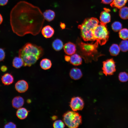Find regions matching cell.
Listing matches in <instances>:
<instances>
[{
    "label": "cell",
    "mask_w": 128,
    "mask_h": 128,
    "mask_svg": "<svg viewBox=\"0 0 128 128\" xmlns=\"http://www.w3.org/2000/svg\"><path fill=\"white\" fill-rule=\"evenodd\" d=\"M43 13L38 7L24 1L18 2L10 14L13 32L22 37L28 34L35 36L40 32L44 21Z\"/></svg>",
    "instance_id": "obj_1"
},
{
    "label": "cell",
    "mask_w": 128,
    "mask_h": 128,
    "mask_svg": "<svg viewBox=\"0 0 128 128\" xmlns=\"http://www.w3.org/2000/svg\"><path fill=\"white\" fill-rule=\"evenodd\" d=\"M44 54V50L41 46L30 43L25 44L18 53L19 57L23 61V65L29 67L36 63Z\"/></svg>",
    "instance_id": "obj_2"
},
{
    "label": "cell",
    "mask_w": 128,
    "mask_h": 128,
    "mask_svg": "<svg viewBox=\"0 0 128 128\" xmlns=\"http://www.w3.org/2000/svg\"><path fill=\"white\" fill-rule=\"evenodd\" d=\"M99 22L96 18H91L85 19L81 25L78 26L81 31V35L85 41H95L93 31Z\"/></svg>",
    "instance_id": "obj_3"
},
{
    "label": "cell",
    "mask_w": 128,
    "mask_h": 128,
    "mask_svg": "<svg viewBox=\"0 0 128 128\" xmlns=\"http://www.w3.org/2000/svg\"><path fill=\"white\" fill-rule=\"evenodd\" d=\"M99 44L96 41L94 43H86L79 41L78 42L81 53L84 58H91L94 60H96L98 58L97 49Z\"/></svg>",
    "instance_id": "obj_4"
},
{
    "label": "cell",
    "mask_w": 128,
    "mask_h": 128,
    "mask_svg": "<svg viewBox=\"0 0 128 128\" xmlns=\"http://www.w3.org/2000/svg\"><path fill=\"white\" fill-rule=\"evenodd\" d=\"M94 38L101 45H105L108 41L109 32L106 24L100 22L93 31Z\"/></svg>",
    "instance_id": "obj_5"
},
{
    "label": "cell",
    "mask_w": 128,
    "mask_h": 128,
    "mask_svg": "<svg viewBox=\"0 0 128 128\" xmlns=\"http://www.w3.org/2000/svg\"><path fill=\"white\" fill-rule=\"evenodd\" d=\"M64 123L69 128H77L81 124L82 118L78 113L74 111H69L63 115Z\"/></svg>",
    "instance_id": "obj_6"
},
{
    "label": "cell",
    "mask_w": 128,
    "mask_h": 128,
    "mask_svg": "<svg viewBox=\"0 0 128 128\" xmlns=\"http://www.w3.org/2000/svg\"><path fill=\"white\" fill-rule=\"evenodd\" d=\"M103 73L106 76L113 75L116 71V65L112 59H107L103 62Z\"/></svg>",
    "instance_id": "obj_7"
},
{
    "label": "cell",
    "mask_w": 128,
    "mask_h": 128,
    "mask_svg": "<svg viewBox=\"0 0 128 128\" xmlns=\"http://www.w3.org/2000/svg\"><path fill=\"white\" fill-rule=\"evenodd\" d=\"M70 106L73 111H77L81 110L83 108L84 103L82 99L79 96L72 98Z\"/></svg>",
    "instance_id": "obj_8"
},
{
    "label": "cell",
    "mask_w": 128,
    "mask_h": 128,
    "mask_svg": "<svg viewBox=\"0 0 128 128\" xmlns=\"http://www.w3.org/2000/svg\"><path fill=\"white\" fill-rule=\"evenodd\" d=\"M15 87L18 92L20 93H23L27 90L28 88V85L26 81L22 80L18 81L16 83Z\"/></svg>",
    "instance_id": "obj_9"
},
{
    "label": "cell",
    "mask_w": 128,
    "mask_h": 128,
    "mask_svg": "<svg viewBox=\"0 0 128 128\" xmlns=\"http://www.w3.org/2000/svg\"><path fill=\"white\" fill-rule=\"evenodd\" d=\"M63 48L65 53L68 55H71L75 53L76 51V47L73 43L69 42L65 43Z\"/></svg>",
    "instance_id": "obj_10"
},
{
    "label": "cell",
    "mask_w": 128,
    "mask_h": 128,
    "mask_svg": "<svg viewBox=\"0 0 128 128\" xmlns=\"http://www.w3.org/2000/svg\"><path fill=\"white\" fill-rule=\"evenodd\" d=\"M104 11L101 13L100 16V20L101 22L106 24L110 22L111 16L109 12L110 10L109 9L105 8Z\"/></svg>",
    "instance_id": "obj_11"
},
{
    "label": "cell",
    "mask_w": 128,
    "mask_h": 128,
    "mask_svg": "<svg viewBox=\"0 0 128 128\" xmlns=\"http://www.w3.org/2000/svg\"><path fill=\"white\" fill-rule=\"evenodd\" d=\"M55 32L54 29L49 25L44 27L42 29L41 33L45 38H47L51 37Z\"/></svg>",
    "instance_id": "obj_12"
},
{
    "label": "cell",
    "mask_w": 128,
    "mask_h": 128,
    "mask_svg": "<svg viewBox=\"0 0 128 128\" xmlns=\"http://www.w3.org/2000/svg\"><path fill=\"white\" fill-rule=\"evenodd\" d=\"M69 74L71 78L74 80L79 79L82 76L81 70L77 68H73L71 69L70 71Z\"/></svg>",
    "instance_id": "obj_13"
},
{
    "label": "cell",
    "mask_w": 128,
    "mask_h": 128,
    "mask_svg": "<svg viewBox=\"0 0 128 128\" xmlns=\"http://www.w3.org/2000/svg\"><path fill=\"white\" fill-rule=\"evenodd\" d=\"M24 103L23 98L20 96H17L14 97L12 101V105L13 107L18 109L21 107Z\"/></svg>",
    "instance_id": "obj_14"
},
{
    "label": "cell",
    "mask_w": 128,
    "mask_h": 128,
    "mask_svg": "<svg viewBox=\"0 0 128 128\" xmlns=\"http://www.w3.org/2000/svg\"><path fill=\"white\" fill-rule=\"evenodd\" d=\"M1 80L4 85H9L13 82L14 78L11 73H7L5 74L2 76Z\"/></svg>",
    "instance_id": "obj_15"
},
{
    "label": "cell",
    "mask_w": 128,
    "mask_h": 128,
    "mask_svg": "<svg viewBox=\"0 0 128 128\" xmlns=\"http://www.w3.org/2000/svg\"><path fill=\"white\" fill-rule=\"evenodd\" d=\"M82 59L79 55L74 53L70 56V62L71 64L74 66H78L81 64Z\"/></svg>",
    "instance_id": "obj_16"
},
{
    "label": "cell",
    "mask_w": 128,
    "mask_h": 128,
    "mask_svg": "<svg viewBox=\"0 0 128 128\" xmlns=\"http://www.w3.org/2000/svg\"><path fill=\"white\" fill-rule=\"evenodd\" d=\"M43 15L45 19L49 22L53 20L55 17V12L51 9L46 10L43 13Z\"/></svg>",
    "instance_id": "obj_17"
},
{
    "label": "cell",
    "mask_w": 128,
    "mask_h": 128,
    "mask_svg": "<svg viewBox=\"0 0 128 128\" xmlns=\"http://www.w3.org/2000/svg\"><path fill=\"white\" fill-rule=\"evenodd\" d=\"M29 111L24 108L21 107L18 109L16 113L17 117L19 119H23L26 118Z\"/></svg>",
    "instance_id": "obj_18"
},
{
    "label": "cell",
    "mask_w": 128,
    "mask_h": 128,
    "mask_svg": "<svg viewBox=\"0 0 128 128\" xmlns=\"http://www.w3.org/2000/svg\"><path fill=\"white\" fill-rule=\"evenodd\" d=\"M52 65L51 61L47 58L42 59L40 63V65L41 68L45 70L50 69Z\"/></svg>",
    "instance_id": "obj_19"
},
{
    "label": "cell",
    "mask_w": 128,
    "mask_h": 128,
    "mask_svg": "<svg viewBox=\"0 0 128 128\" xmlns=\"http://www.w3.org/2000/svg\"><path fill=\"white\" fill-rule=\"evenodd\" d=\"M128 0H113V2L110 4V5L112 7L120 9L125 5Z\"/></svg>",
    "instance_id": "obj_20"
},
{
    "label": "cell",
    "mask_w": 128,
    "mask_h": 128,
    "mask_svg": "<svg viewBox=\"0 0 128 128\" xmlns=\"http://www.w3.org/2000/svg\"><path fill=\"white\" fill-rule=\"evenodd\" d=\"M52 45L53 49L57 51L61 50L64 46L63 42L59 39L55 40L53 42Z\"/></svg>",
    "instance_id": "obj_21"
},
{
    "label": "cell",
    "mask_w": 128,
    "mask_h": 128,
    "mask_svg": "<svg viewBox=\"0 0 128 128\" xmlns=\"http://www.w3.org/2000/svg\"><path fill=\"white\" fill-rule=\"evenodd\" d=\"M120 50L119 46L116 44H112L109 49L110 55L113 56L117 55L119 53Z\"/></svg>",
    "instance_id": "obj_22"
},
{
    "label": "cell",
    "mask_w": 128,
    "mask_h": 128,
    "mask_svg": "<svg viewBox=\"0 0 128 128\" xmlns=\"http://www.w3.org/2000/svg\"><path fill=\"white\" fill-rule=\"evenodd\" d=\"M23 64V62L22 59L20 57H15L12 62L13 66L16 69L21 67Z\"/></svg>",
    "instance_id": "obj_23"
},
{
    "label": "cell",
    "mask_w": 128,
    "mask_h": 128,
    "mask_svg": "<svg viewBox=\"0 0 128 128\" xmlns=\"http://www.w3.org/2000/svg\"><path fill=\"white\" fill-rule=\"evenodd\" d=\"M119 14L122 19H128V7H123L120 8Z\"/></svg>",
    "instance_id": "obj_24"
},
{
    "label": "cell",
    "mask_w": 128,
    "mask_h": 128,
    "mask_svg": "<svg viewBox=\"0 0 128 128\" xmlns=\"http://www.w3.org/2000/svg\"><path fill=\"white\" fill-rule=\"evenodd\" d=\"M119 46L120 50L123 52L128 51V40H123L120 43Z\"/></svg>",
    "instance_id": "obj_25"
},
{
    "label": "cell",
    "mask_w": 128,
    "mask_h": 128,
    "mask_svg": "<svg viewBox=\"0 0 128 128\" xmlns=\"http://www.w3.org/2000/svg\"><path fill=\"white\" fill-rule=\"evenodd\" d=\"M119 35L120 38L123 40L128 39V29L127 28L121 29L119 32Z\"/></svg>",
    "instance_id": "obj_26"
},
{
    "label": "cell",
    "mask_w": 128,
    "mask_h": 128,
    "mask_svg": "<svg viewBox=\"0 0 128 128\" xmlns=\"http://www.w3.org/2000/svg\"><path fill=\"white\" fill-rule=\"evenodd\" d=\"M112 30L114 32L119 31L122 28V25L121 23L119 22H115L111 25Z\"/></svg>",
    "instance_id": "obj_27"
},
{
    "label": "cell",
    "mask_w": 128,
    "mask_h": 128,
    "mask_svg": "<svg viewBox=\"0 0 128 128\" xmlns=\"http://www.w3.org/2000/svg\"><path fill=\"white\" fill-rule=\"evenodd\" d=\"M119 80L121 82H124L128 81V73L125 72H122L119 75Z\"/></svg>",
    "instance_id": "obj_28"
},
{
    "label": "cell",
    "mask_w": 128,
    "mask_h": 128,
    "mask_svg": "<svg viewBox=\"0 0 128 128\" xmlns=\"http://www.w3.org/2000/svg\"><path fill=\"white\" fill-rule=\"evenodd\" d=\"M53 126L55 128H63L65 127L64 122L61 120L55 121L53 124Z\"/></svg>",
    "instance_id": "obj_29"
},
{
    "label": "cell",
    "mask_w": 128,
    "mask_h": 128,
    "mask_svg": "<svg viewBox=\"0 0 128 128\" xmlns=\"http://www.w3.org/2000/svg\"><path fill=\"white\" fill-rule=\"evenodd\" d=\"M5 57V53L4 49L0 48V62L3 61Z\"/></svg>",
    "instance_id": "obj_30"
},
{
    "label": "cell",
    "mask_w": 128,
    "mask_h": 128,
    "mask_svg": "<svg viewBox=\"0 0 128 128\" xmlns=\"http://www.w3.org/2000/svg\"><path fill=\"white\" fill-rule=\"evenodd\" d=\"M5 128H16V125L14 123L10 122L8 123L4 126Z\"/></svg>",
    "instance_id": "obj_31"
},
{
    "label": "cell",
    "mask_w": 128,
    "mask_h": 128,
    "mask_svg": "<svg viewBox=\"0 0 128 128\" xmlns=\"http://www.w3.org/2000/svg\"><path fill=\"white\" fill-rule=\"evenodd\" d=\"M8 0H0V5L4 6L7 3Z\"/></svg>",
    "instance_id": "obj_32"
},
{
    "label": "cell",
    "mask_w": 128,
    "mask_h": 128,
    "mask_svg": "<svg viewBox=\"0 0 128 128\" xmlns=\"http://www.w3.org/2000/svg\"><path fill=\"white\" fill-rule=\"evenodd\" d=\"M113 0H101V2L105 4H111Z\"/></svg>",
    "instance_id": "obj_33"
},
{
    "label": "cell",
    "mask_w": 128,
    "mask_h": 128,
    "mask_svg": "<svg viewBox=\"0 0 128 128\" xmlns=\"http://www.w3.org/2000/svg\"><path fill=\"white\" fill-rule=\"evenodd\" d=\"M0 69L1 71L3 72H5L7 70V68L5 65L2 66L0 68Z\"/></svg>",
    "instance_id": "obj_34"
},
{
    "label": "cell",
    "mask_w": 128,
    "mask_h": 128,
    "mask_svg": "<svg viewBox=\"0 0 128 128\" xmlns=\"http://www.w3.org/2000/svg\"><path fill=\"white\" fill-rule=\"evenodd\" d=\"M70 56L69 55H65L64 56V59L67 62H69L70 60Z\"/></svg>",
    "instance_id": "obj_35"
},
{
    "label": "cell",
    "mask_w": 128,
    "mask_h": 128,
    "mask_svg": "<svg viewBox=\"0 0 128 128\" xmlns=\"http://www.w3.org/2000/svg\"><path fill=\"white\" fill-rule=\"evenodd\" d=\"M60 27L61 28L63 29H64L65 27V24L62 22H61L60 25Z\"/></svg>",
    "instance_id": "obj_36"
},
{
    "label": "cell",
    "mask_w": 128,
    "mask_h": 128,
    "mask_svg": "<svg viewBox=\"0 0 128 128\" xmlns=\"http://www.w3.org/2000/svg\"><path fill=\"white\" fill-rule=\"evenodd\" d=\"M57 117L56 115H53L51 119L53 120H55L57 118Z\"/></svg>",
    "instance_id": "obj_37"
},
{
    "label": "cell",
    "mask_w": 128,
    "mask_h": 128,
    "mask_svg": "<svg viewBox=\"0 0 128 128\" xmlns=\"http://www.w3.org/2000/svg\"><path fill=\"white\" fill-rule=\"evenodd\" d=\"M3 21V18L2 16L0 14V25L1 24Z\"/></svg>",
    "instance_id": "obj_38"
},
{
    "label": "cell",
    "mask_w": 128,
    "mask_h": 128,
    "mask_svg": "<svg viewBox=\"0 0 128 128\" xmlns=\"http://www.w3.org/2000/svg\"><path fill=\"white\" fill-rule=\"evenodd\" d=\"M31 101L30 100H27V102L28 103H30L31 102Z\"/></svg>",
    "instance_id": "obj_39"
}]
</instances>
